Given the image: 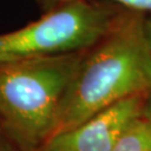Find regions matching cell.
<instances>
[{
	"label": "cell",
	"instance_id": "cell-6",
	"mask_svg": "<svg viewBox=\"0 0 151 151\" xmlns=\"http://www.w3.org/2000/svg\"><path fill=\"white\" fill-rule=\"evenodd\" d=\"M137 12H151V0H111Z\"/></svg>",
	"mask_w": 151,
	"mask_h": 151
},
{
	"label": "cell",
	"instance_id": "cell-5",
	"mask_svg": "<svg viewBox=\"0 0 151 151\" xmlns=\"http://www.w3.org/2000/svg\"><path fill=\"white\" fill-rule=\"evenodd\" d=\"M113 151H151V115L145 112L124 130Z\"/></svg>",
	"mask_w": 151,
	"mask_h": 151
},
{
	"label": "cell",
	"instance_id": "cell-9",
	"mask_svg": "<svg viewBox=\"0 0 151 151\" xmlns=\"http://www.w3.org/2000/svg\"><path fill=\"white\" fill-rule=\"evenodd\" d=\"M6 151H11V150H6Z\"/></svg>",
	"mask_w": 151,
	"mask_h": 151
},
{
	"label": "cell",
	"instance_id": "cell-1",
	"mask_svg": "<svg viewBox=\"0 0 151 151\" xmlns=\"http://www.w3.org/2000/svg\"><path fill=\"white\" fill-rule=\"evenodd\" d=\"M150 92L151 47L146 20L137 11L118 14L108 32L85 50L52 135L74 128L124 99Z\"/></svg>",
	"mask_w": 151,
	"mask_h": 151
},
{
	"label": "cell",
	"instance_id": "cell-8",
	"mask_svg": "<svg viewBox=\"0 0 151 151\" xmlns=\"http://www.w3.org/2000/svg\"><path fill=\"white\" fill-rule=\"evenodd\" d=\"M146 32L148 36V40L151 47V20H146Z\"/></svg>",
	"mask_w": 151,
	"mask_h": 151
},
{
	"label": "cell",
	"instance_id": "cell-4",
	"mask_svg": "<svg viewBox=\"0 0 151 151\" xmlns=\"http://www.w3.org/2000/svg\"><path fill=\"white\" fill-rule=\"evenodd\" d=\"M146 95H134L97 112L72 129L52 135L39 151H113L130 123L145 112Z\"/></svg>",
	"mask_w": 151,
	"mask_h": 151
},
{
	"label": "cell",
	"instance_id": "cell-7",
	"mask_svg": "<svg viewBox=\"0 0 151 151\" xmlns=\"http://www.w3.org/2000/svg\"><path fill=\"white\" fill-rule=\"evenodd\" d=\"M68 1H72V0H38L40 7L45 11H48L55 8V7H57V6L63 5L65 2H68Z\"/></svg>",
	"mask_w": 151,
	"mask_h": 151
},
{
	"label": "cell",
	"instance_id": "cell-2",
	"mask_svg": "<svg viewBox=\"0 0 151 151\" xmlns=\"http://www.w3.org/2000/svg\"><path fill=\"white\" fill-rule=\"evenodd\" d=\"M83 52L0 64V116L10 134L40 147L53 134Z\"/></svg>",
	"mask_w": 151,
	"mask_h": 151
},
{
	"label": "cell",
	"instance_id": "cell-3",
	"mask_svg": "<svg viewBox=\"0 0 151 151\" xmlns=\"http://www.w3.org/2000/svg\"><path fill=\"white\" fill-rule=\"evenodd\" d=\"M118 14L90 0H72L36 22L0 35V64L83 52L108 32Z\"/></svg>",
	"mask_w": 151,
	"mask_h": 151
}]
</instances>
